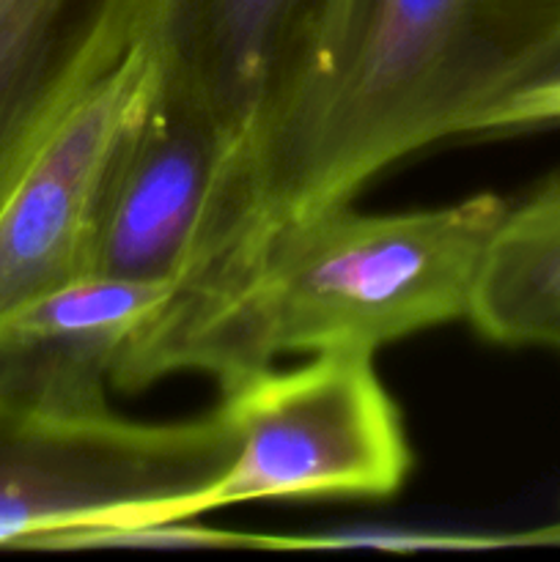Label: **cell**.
<instances>
[{
  "instance_id": "cell-1",
  "label": "cell",
  "mask_w": 560,
  "mask_h": 562,
  "mask_svg": "<svg viewBox=\"0 0 560 562\" xmlns=\"http://www.w3.org/2000/svg\"><path fill=\"white\" fill-rule=\"evenodd\" d=\"M558 31L560 0H346L311 75L231 159L206 267L228 272L269 225L351 203L401 159L475 135Z\"/></svg>"
},
{
  "instance_id": "cell-2",
  "label": "cell",
  "mask_w": 560,
  "mask_h": 562,
  "mask_svg": "<svg viewBox=\"0 0 560 562\" xmlns=\"http://www.w3.org/2000/svg\"><path fill=\"white\" fill-rule=\"evenodd\" d=\"M505 203L492 192L384 214L338 203L269 225L176 318L170 376L201 373L223 393L283 357H373L423 329L467 322Z\"/></svg>"
},
{
  "instance_id": "cell-3",
  "label": "cell",
  "mask_w": 560,
  "mask_h": 562,
  "mask_svg": "<svg viewBox=\"0 0 560 562\" xmlns=\"http://www.w3.org/2000/svg\"><path fill=\"white\" fill-rule=\"evenodd\" d=\"M234 456L217 409L146 423L91 412L0 406V547L154 536L187 521Z\"/></svg>"
},
{
  "instance_id": "cell-4",
  "label": "cell",
  "mask_w": 560,
  "mask_h": 562,
  "mask_svg": "<svg viewBox=\"0 0 560 562\" xmlns=\"http://www.w3.org/2000/svg\"><path fill=\"white\" fill-rule=\"evenodd\" d=\"M234 434L223 475L187 505V519L267 499H384L412 470L395 401L371 355L324 351L220 393Z\"/></svg>"
},
{
  "instance_id": "cell-5",
  "label": "cell",
  "mask_w": 560,
  "mask_h": 562,
  "mask_svg": "<svg viewBox=\"0 0 560 562\" xmlns=\"http://www.w3.org/2000/svg\"><path fill=\"white\" fill-rule=\"evenodd\" d=\"M157 86L141 47L55 126L0 206V324L88 280L93 225L113 159Z\"/></svg>"
},
{
  "instance_id": "cell-6",
  "label": "cell",
  "mask_w": 560,
  "mask_h": 562,
  "mask_svg": "<svg viewBox=\"0 0 560 562\" xmlns=\"http://www.w3.org/2000/svg\"><path fill=\"white\" fill-rule=\"evenodd\" d=\"M346 0H154L146 42L163 91L245 151L322 58ZM231 165V162H228Z\"/></svg>"
},
{
  "instance_id": "cell-7",
  "label": "cell",
  "mask_w": 560,
  "mask_h": 562,
  "mask_svg": "<svg viewBox=\"0 0 560 562\" xmlns=\"http://www.w3.org/2000/svg\"><path fill=\"white\" fill-rule=\"evenodd\" d=\"M228 162L220 126L157 82L104 181L88 278L173 291L201 256Z\"/></svg>"
},
{
  "instance_id": "cell-8",
  "label": "cell",
  "mask_w": 560,
  "mask_h": 562,
  "mask_svg": "<svg viewBox=\"0 0 560 562\" xmlns=\"http://www.w3.org/2000/svg\"><path fill=\"white\" fill-rule=\"evenodd\" d=\"M154 0H0V206L69 110L146 38Z\"/></svg>"
},
{
  "instance_id": "cell-9",
  "label": "cell",
  "mask_w": 560,
  "mask_h": 562,
  "mask_svg": "<svg viewBox=\"0 0 560 562\" xmlns=\"http://www.w3.org/2000/svg\"><path fill=\"white\" fill-rule=\"evenodd\" d=\"M168 289L88 278L0 324V406L104 409Z\"/></svg>"
},
{
  "instance_id": "cell-10",
  "label": "cell",
  "mask_w": 560,
  "mask_h": 562,
  "mask_svg": "<svg viewBox=\"0 0 560 562\" xmlns=\"http://www.w3.org/2000/svg\"><path fill=\"white\" fill-rule=\"evenodd\" d=\"M467 322L492 344L560 351V170L505 203Z\"/></svg>"
},
{
  "instance_id": "cell-11",
  "label": "cell",
  "mask_w": 560,
  "mask_h": 562,
  "mask_svg": "<svg viewBox=\"0 0 560 562\" xmlns=\"http://www.w3.org/2000/svg\"><path fill=\"white\" fill-rule=\"evenodd\" d=\"M560 121V31L552 33L483 110L475 132H508Z\"/></svg>"
},
{
  "instance_id": "cell-12",
  "label": "cell",
  "mask_w": 560,
  "mask_h": 562,
  "mask_svg": "<svg viewBox=\"0 0 560 562\" xmlns=\"http://www.w3.org/2000/svg\"><path fill=\"white\" fill-rule=\"evenodd\" d=\"M538 538H549V541H552V543H560V527H552V530L541 532V536H538Z\"/></svg>"
}]
</instances>
